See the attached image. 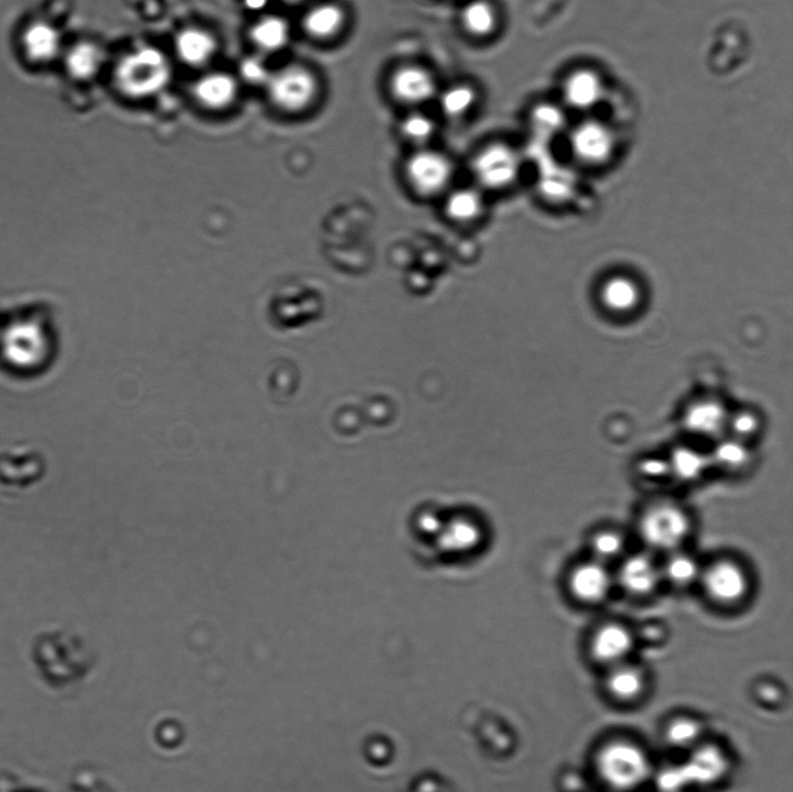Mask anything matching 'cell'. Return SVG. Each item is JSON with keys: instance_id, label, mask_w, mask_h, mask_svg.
Masks as SVG:
<instances>
[{"instance_id": "27", "label": "cell", "mask_w": 793, "mask_h": 792, "mask_svg": "<svg viewBox=\"0 0 793 792\" xmlns=\"http://www.w3.org/2000/svg\"><path fill=\"white\" fill-rule=\"evenodd\" d=\"M627 540L622 531L615 528L597 530L589 540L591 558L608 565L621 560L626 550Z\"/></svg>"}, {"instance_id": "13", "label": "cell", "mask_w": 793, "mask_h": 792, "mask_svg": "<svg viewBox=\"0 0 793 792\" xmlns=\"http://www.w3.org/2000/svg\"><path fill=\"white\" fill-rule=\"evenodd\" d=\"M728 410L717 400L704 399L692 403L682 417L683 428L690 435L717 439L726 435Z\"/></svg>"}, {"instance_id": "21", "label": "cell", "mask_w": 793, "mask_h": 792, "mask_svg": "<svg viewBox=\"0 0 793 792\" xmlns=\"http://www.w3.org/2000/svg\"><path fill=\"white\" fill-rule=\"evenodd\" d=\"M662 737L673 750L692 751L703 743L704 725L696 717L676 716L663 727Z\"/></svg>"}, {"instance_id": "12", "label": "cell", "mask_w": 793, "mask_h": 792, "mask_svg": "<svg viewBox=\"0 0 793 792\" xmlns=\"http://www.w3.org/2000/svg\"><path fill=\"white\" fill-rule=\"evenodd\" d=\"M650 678L643 666L632 660L607 669L604 678V690L610 700L618 704L630 705L643 700Z\"/></svg>"}, {"instance_id": "24", "label": "cell", "mask_w": 793, "mask_h": 792, "mask_svg": "<svg viewBox=\"0 0 793 792\" xmlns=\"http://www.w3.org/2000/svg\"><path fill=\"white\" fill-rule=\"evenodd\" d=\"M104 55L95 43L79 42L69 50L66 67L71 77L88 81L95 77L103 66Z\"/></svg>"}, {"instance_id": "1", "label": "cell", "mask_w": 793, "mask_h": 792, "mask_svg": "<svg viewBox=\"0 0 793 792\" xmlns=\"http://www.w3.org/2000/svg\"><path fill=\"white\" fill-rule=\"evenodd\" d=\"M422 542L441 558H465L483 545L485 523L474 511L456 510L449 514H424L418 517Z\"/></svg>"}, {"instance_id": "11", "label": "cell", "mask_w": 793, "mask_h": 792, "mask_svg": "<svg viewBox=\"0 0 793 792\" xmlns=\"http://www.w3.org/2000/svg\"><path fill=\"white\" fill-rule=\"evenodd\" d=\"M474 172L479 182L489 189H502L517 177V156L506 144H490L475 157Z\"/></svg>"}, {"instance_id": "14", "label": "cell", "mask_w": 793, "mask_h": 792, "mask_svg": "<svg viewBox=\"0 0 793 792\" xmlns=\"http://www.w3.org/2000/svg\"><path fill=\"white\" fill-rule=\"evenodd\" d=\"M393 97L403 105L416 106L436 95V82L430 72L415 66L396 70L389 82Z\"/></svg>"}, {"instance_id": "6", "label": "cell", "mask_w": 793, "mask_h": 792, "mask_svg": "<svg viewBox=\"0 0 793 792\" xmlns=\"http://www.w3.org/2000/svg\"><path fill=\"white\" fill-rule=\"evenodd\" d=\"M268 95L273 105L281 111L302 112L311 106L317 95V82L311 71L292 66L270 76Z\"/></svg>"}, {"instance_id": "9", "label": "cell", "mask_w": 793, "mask_h": 792, "mask_svg": "<svg viewBox=\"0 0 793 792\" xmlns=\"http://www.w3.org/2000/svg\"><path fill=\"white\" fill-rule=\"evenodd\" d=\"M410 186L421 196H435L450 183L452 165L446 156L434 150H420L406 164Z\"/></svg>"}, {"instance_id": "20", "label": "cell", "mask_w": 793, "mask_h": 792, "mask_svg": "<svg viewBox=\"0 0 793 792\" xmlns=\"http://www.w3.org/2000/svg\"><path fill=\"white\" fill-rule=\"evenodd\" d=\"M216 47L213 35L200 28H186L176 38L179 59L192 67L204 66L211 61Z\"/></svg>"}, {"instance_id": "25", "label": "cell", "mask_w": 793, "mask_h": 792, "mask_svg": "<svg viewBox=\"0 0 793 792\" xmlns=\"http://www.w3.org/2000/svg\"><path fill=\"white\" fill-rule=\"evenodd\" d=\"M251 40L265 53H275L290 41V26L283 18L265 17L251 28Z\"/></svg>"}, {"instance_id": "23", "label": "cell", "mask_w": 793, "mask_h": 792, "mask_svg": "<svg viewBox=\"0 0 793 792\" xmlns=\"http://www.w3.org/2000/svg\"><path fill=\"white\" fill-rule=\"evenodd\" d=\"M345 23L342 7L335 4H321L308 11L304 18V30L317 40L334 38L341 32Z\"/></svg>"}, {"instance_id": "30", "label": "cell", "mask_w": 793, "mask_h": 792, "mask_svg": "<svg viewBox=\"0 0 793 792\" xmlns=\"http://www.w3.org/2000/svg\"><path fill=\"white\" fill-rule=\"evenodd\" d=\"M762 431L761 417L749 409L728 415L726 435L747 444L758 438Z\"/></svg>"}, {"instance_id": "4", "label": "cell", "mask_w": 793, "mask_h": 792, "mask_svg": "<svg viewBox=\"0 0 793 792\" xmlns=\"http://www.w3.org/2000/svg\"><path fill=\"white\" fill-rule=\"evenodd\" d=\"M691 530L692 521L688 511L674 502L652 504L638 522L639 536L648 549L666 554L681 550Z\"/></svg>"}, {"instance_id": "17", "label": "cell", "mask_w": 793, "mask_h": 792, "mask_svg": "<svg viewBox=\"0 0 793 792\" xmlns=\"http://www.w3.org/2000/svg\"><path fill=\"white\" fill-rule=\"evenodd\" d=\"M667 458L673 480L684 485L695 484L711 468L709 455L689 445L675 446Z\"/></svg>"}, {"instance_id": "7", "label": "cell", "mask_w": 793, "mask_h": 792, "mask_svg": "<svg viewBox=\"0 0 793 792\" xmlns=\"http://www.w3.org/2000/svg\"><path fill=\"white\" fill-rule=\"evenodd\" d=\"M637 645V635L621 622L603 623L591 633L588 653L595 664L611 668L630 661Z\"/></svg>"}, {"instance_id": "18", "label": "cell", "mask_w": 793, "mask_h": 792, "mask_svg": "<svg viewBox=\"0 0 793 792\" xmlns=\"http://www.w3.org/2000/svg\"><path fill=\"white\" fill-rule=\"evenodd\" d=\"M711 467L726 473H740L747 470L753 462V451L749 444L731 436H723L715 441L709 453Z\"/></svg>"}, {"instance_id": "5", "label": "cell", "mask_w": 793, "mask_h": 792, "mask_svg": "<svg viewBox=\"0 0 793 792\" xmlns=\"http://www.w3.org/2000/svg\"><path fill=\"white\" fill-rule=\"evenodd\" d=\"M699 583L713 603L725 608L738 606L751 587L745 567L730 558L715 560L704 567Z\"/></svg>"}, {"instance_id": "15", "label": "cell", "mask_w": 793, "mask_h": 792, "mask_svg": "<svg viewBox=\"0 0 793 792\" xmlns=\"http://www.w3.org/2000/svg\"><path fill=\"white\" fill-rule=\"evenodd\" d=\"M728 767L730 760L725 751L717 745L705 744L703 741L691 751L686 777L702 786H711L724 779Z\"/></svg>"}, {"instance_id": "33", "label": "cell", "mask_w": 793, "mask_h": 792, "mask_svg": "<svg viewBox=\"0 0 793 792\" xmlns=\"http://www.w3.org/2000/svg\"><path fill=\"white\" fill-rule=\"evenodd\" d=\"M436 132L435 122L427 115L413 113L402 121L401 133L403 138L415 144L427 143Z\"/></svg>"}, {"instance_id": "36", "label": "cell", "mask_w": 793, "mask_h": 792, "mask_svg": "<svg viewBox=\"0 0 793 792\" xmlns=\"http://www.w3.org/2000/svg\"><path fill=\"white\" fill-rule=\"evenodd\" d=\"M285 2H288V3H298V2H302V0H285Z\"/></svg>"}, {"instance_id": "28", "label": "cell", "mask_w": 793, "mask_h": 792, "mask_svg": "<svg viewBox=\"0 0 793 792\" xmlns=\"http://www.w3.org/2000/svg\"><path fill=\"white\" fill-rule=\"evenodd\" d=\"M477 103V93L470 85L459 84L446 89L439 99L442 112L450 119H460Z\"/></svg>"}, {"instance_id": "34", "label": "cell", "mask_w": 793, "mask_h": 792, "mask_svg": "<svg viewBox=\"0 0 793 792\" xmlns=\"http://www.w3.org/2000/svg\"><path fill=\"white\" fill-rule=\"evenodd\" d=\"M240 74L245 82L254 85L268 83L271 76L266 64L256 56L247 57L241 62Z\"/></svg>"}, {"instance_id": "32", "label": "cell", "mask_w": 793, "mask_h": 792, "mask_svg": "<svg viewBox=\"0 0 793 792\" xmlns=\"http://www.w3.org/2000/svg\"><path fill=\"white\" fill-rule=\"evenodd\" d=\"M481 199L473 191H460L450 197L448 213L458 222H468L477 218L481 212Z\"/></svg>"}, {"instance_id": "10", "label": "cell", "mask_w": 793, "mask_h": 792, "mask_svg": "<svg viewBox=\"0 0 793 792\" xmlns=\"http://www.w3.org/2000/svg\"><path fill=\"white\" fill-rule=\"evenodd\" d=\"M615 582L634 599H646L658 592L662 585L660 564L650 554H632L622 560Z\"/></svg>"}, {"instance_id": "2", "label": "cell", "mask_w": 793, "mask_h": 792, "mask_svg": "<svg viewBox=\"0 0 793 792\" xmlns=\"http://www.w3.org/2000/svg\"><path fill=\"white\" fill-rule=\"evenodd\" d=\"M594 770L612 792H632L643 787L653 772L650 755L631 739L605 741L595 753Z\"/></svg>"}, {"instance_id": "19", "label": "cell", "mask_w": 793, "mask_h": 792, "mask_svg": "<svg viewBox=\"0 0 793 792\" xmlns=\"http://www.w3.org/2000/svg\"><path fill=\"white\" fill-rule=\"evenodd\" d=\"M662 581L675 589H688L701 579L703 567L695 556L684 550L667 554L660 565Z\"/></svg>"}, {"instance_id": "26", "label": "cell", "mask_w": 793, "mask_h": 792, "mask_svg": "<svg viewBox=\"0 0 793 792\" xmlns=\"http://www.w3.org/2000/svg\"><path fill=\"white\" fill-rule=\"evenodd\" d=\"M461 25L474 38H487L495 31L497 17L494 7L486 0H473L460 14Z\"/></svg>"}, {"instance_id": "16", "label": "cell", "mask_w": 793, "mask_h": 792, "mask_svg": "<svg viewBox=\"0 0 793 792\" xmlns=\"http://www.w3.org/2000/svg\"><path fill=\"white\" fill-rule=\"evenodd\" d=\"M239 92L235 78L226 72H212L198 79L193 86V96L198 103L211 108L223 110L234 103Z\"/></svg>"}, {"instance_id": "22", "label": "cell", "mask_w": 793, "mask_h": 792, "mask_svg": "<svg viewBox=\"0 0 793 792\" xmlns=\"http://www.w3.org/2000/svg\"><path fill=\"white\" fill-rule=\"evenodd\" d=\"M23 43L28 57L38 62L53 60L61 48L59 32L47 23L28 26L23 36Z\"/></svg>"}, {"instance_id": "3", "label": "cell", "mask_w": 793, "mask_h": 792, "mask_svg": "<svg viewBox=\"0 0 793 792\" xmlns=\"http://www.w3.org/2000/svg\"><path fill=\"white\" fill-rule=\"evenodd\" d=\"M167 57L154 47H142L122 57L114 72V81L125 96L147 98L156 95L171 79Z\"/></svg>"}, {"instance_id": "35", "label": "cell", "mask_w": 793, "mask_h": 792, "mask_svg": "<svg viewBox=\"0 0 793 792\" xmlns=\"http://www.w3.org/2000/svg\"><path fill=\"white\" fill-rule=\"evenodd\" d=\"M244 4L251 11H259L264 9L265 5L268 4V0H244Z\"/></svg>"}, {"instance_id": "8", "label": "cell", "mask_w": 793, "mask_h": 792, "mask_svg": "<svg viewBox=\"0 0 793 792\" xmlns=\"http://www.w3.org/2000/svg\"><path fill=\"white\" fill-rule=\"evenodd\" d=\"M614 585L608 566L593 558L576 564L567 575L568 593L582 606H600L608 600Z\"/></svg>"}, {"instance_id": "31", "label": "cell", "mask_w": 793, "mask_h": 792, "mask_svg": "<svg viewBox=\"0 0 793 792\" xmlns=\"http://www.w3.org/2000/svg\"><path fill=\"white\" fill-rule=\"evenodd\" d=\"M634 470L637 477L645 484L660 485L673 480L668 458L646 456L638 460Z\"/></svg>"}, {"instance_id": "29", "label": "cell", "mask_w": 793, "mask_h": 792, "mask_svg": "<svg viewBox=\"0 0 793 792\" xmlns=\"http://www.w3.org/2000/svg\"><path fill=\"white\" fill-rule=\"evenodd\" d=\"M603 301L612 311L627 312L637 305L639 292L636 285L626 278H614L605 284Z\"/></svg>"}]
</instances>
